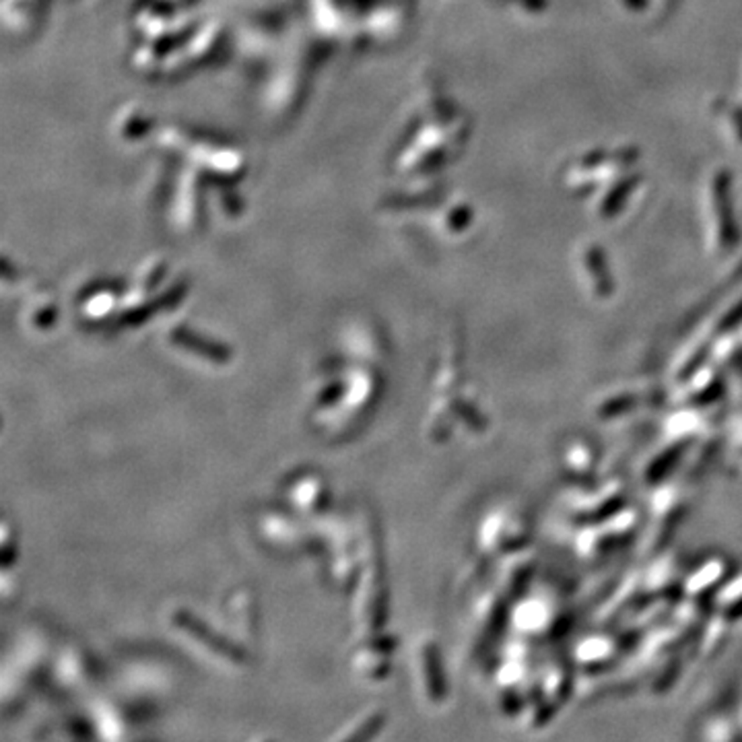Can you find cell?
I'll list each match as a JSON object with an SVG mask.
<instances>
[{
  "mask_svg": "<svg viewBox=\"0 0 742 742\" xmlns=\"http://www.w3.org/2000/svg\"><path fill=\"white\" fill-rule=\"evenodd\" d=\"M381 724H384V716L380 709H367L355 716L330 742H370L381 730Z\"/></svg>",
  "mask_w": 742,
  "mask_h": 742,
  "instance_id": "6da1fadb",
  "label": "cell"
},
{
  "mask_svg": "<svg viewBox=\"0 0 742 742\" xmlns=\"http://www.w3.org/2000/svg\"><path fill=\"white\" fill-rule=\"evenodd\" d=\"M256 742H275V740H270V738H260V740H256Z\"/></svg>",
  "mask_w": 742,
  "mask_h": 742,
  "instance_id": "7a4b0ae2",
  "label": "cell"
}]
</instances>
